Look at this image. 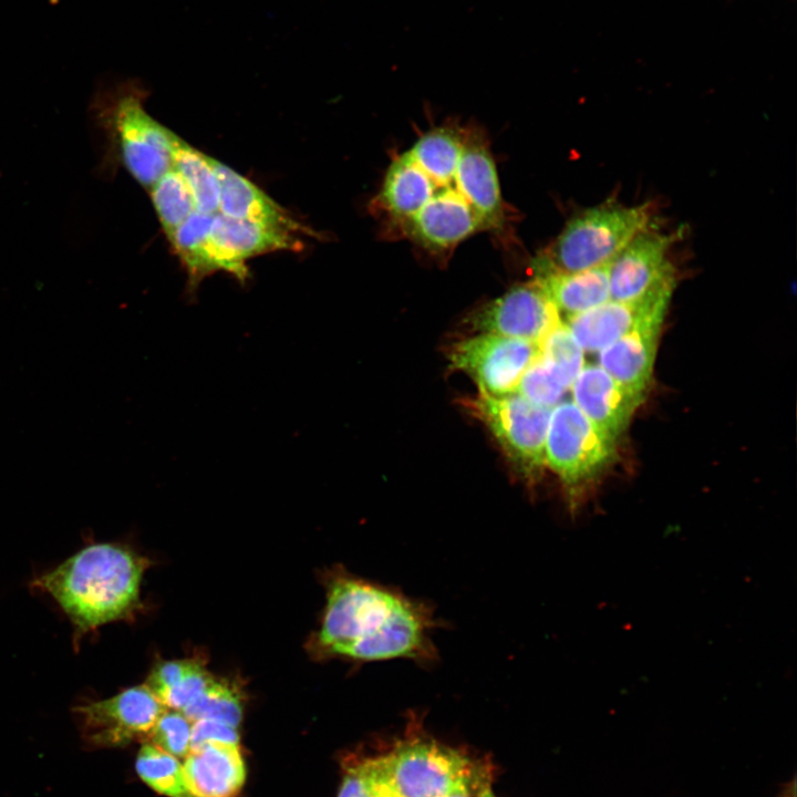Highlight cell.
Returning <instances> with one entry per match:
<instances>
[{
    "mask_svg": "<svg viewBox=\"0 0 797 797\" xmlns=\"http://www.w3.org/2000/svg\"><path fill=\"white\" fill-rule=\"evenodd\" d=\"M468 407L494 435L515 472L529 484L537 482L546 466L551 408L536 405L518 393H479L468 401Z\"/></svg>",
    "mask_w": 797,
    "mask_h": 797,
    "instance_id": "8992f818",
    "label": "cell"
},
{
    "mask_svg": "<svg viewBox=\"0 0 797 797\" xmlns=\"http://www.w3.org/2000/svg\"><path fill=\"white\" fill-rule=\"evenodd\" d=\"M368 778L369 788L372 797H400L384 782H382L372 770L369 760L361 762Z\"/></svg>",
    "mask_w": 797,
    "mask_h": 797,
    "instance_id": "d6a6232c",
    "label": "cell"
},
{
    "mask_svg": "<svg viewBox=\"0 0 797 797\" xmlns=\"http://www.w3.org/2000/svg\"><path fill=\"white\" fill-rule=\"evenodd\" d=\"M206 742H225L239 744V734L236 727L216 720H198L193 722L190 748Z\"/></svg>",
    "mask_w": 797,
    "mask_h": 797,
    "instance_id": "f546056e",
    "label": "cell"
},
{
    "mask_svg": "<svg viewBox=\"0 0 797 797\" xmlns=\"http://www.w3.org/2000/svg\"><path fill=\"white\" fill-rule=\"evenodd\" d=\"M192 725L193 722L180 711L165 710L148 738L161 749L185 758L190 749Z\"/></svg>",
    "mask_w": 797,
    "mask_h": 797,
    "instance_id": "4316f807",
    "label": "cell"
},
{
    "mask_svg": "<svg viewBox=\"0 0 797 797\" xmlns=\"http://www.w3.org/2000/svg\"><path fill=\"white\" fill-rule=\"evenodd\" d=\"M610 263L577 272H561L532 266L534 282L559 313L571 317L609 300Z\"/></svg>",
    "mask_w": 797,
    "mask_h": 797,
    "instance_id": "ac0fdd59",
    "label": "cell"
},
{
    "mask_svg": "<svg viewBox=\"0 0 797 797\" xmlns=\"http://www.w3.org/2000/svg\"><path fill=\"white\" fill-rule=\"evenodd\" d=\"M213 217L195 210L167 238L186 271L188 294H194L200 282L216 272L209 245Z\"/></svg>",
    "mask_w": 797,
    "mask_h": 797,
    "instance_id": "ffe728a7",
    "label": "cell"
},
{
    "mask_svg": "<svg viewBox=\"0 0 797 797\" xmlns=\"http://www.w3.org/2000/svg\"><path fill=\"white\" fill-rule=\"evenodd\" d=\"M135 768L142 780L161 795L194 797L188 789L183 764L152 743L139 749Z\"/></svg>",
    "mask_w": 797,
    "mask_h": 797,
    "instance_id": "7402d4cb",
    "label": "cell"
},
{
    "mask_svg": "<svg viewBox=\"0 0 797 797\" xmlns=\"http://www.w3.org/2000/svg\"><path fill=\"white\" fill-rule=\"evenodd\" d=\"M661 323L639 327L599 351L600 366L617 382L639 393L650 383Z\"/></svg>",
    "mask_w": 797,
    "mask_h": 797,
    "instance_id": "d6986e66",
    "label": "cell"
},
{
    "mask_svg": "<svg viewBox=\"0 0 797 797\" xmlns=\"http://www.w3.org/2000/svg\"><path fill=\"white\" fill-rule=\"evenodd\" d=\"M338 797H372L362 763L346 770Z\"/></svg>",
    "mask_w": 797,
    "mask_h": 797,
    "instance_id": "4dcf8cb0",
    "label": "cell"
},
{
    "mask_svg": "<svg viewBox=\"0 0 797 797\" xmlns=\"http://www.w3.org/2000/svg\"><path fill=\"white\" fill-rule=\"evenodd\" d=\"M327 607L318 633L325 655L359 662L405 659L431 665L442 627L434 609L398 589L337 569L327 581Z\"/></svg>",
    "mask_w": 797,
    "mask_h": 797,
    "instance_id": "7a4b0ae2",
    "label": "cell"
},
{
    "mask_svg": "<svg viewBox=\"0 0 797 797\" xmlns=\"http://www.w3.org/2000/svg\"><path fill=\"white\" fill-rule=\"evenodd\" d=\"M571 384L540 351L539 356L524 373L516 393L536 405L551 408L558 405Z\"/></svg>",
    "mask_w": 797,
    "mask_h": 797,
    "instance_id": "d4e9b609",
    "label": "cell"
},
{
    "mask_svg": "<svg viewBox=\"0 0 797 797\" xmlns=\"http://www.w3.org/2000/svg\"><path fill=\"white\" fill-rule=\"evenodd\" d=\"M148 565L124 546L93 544L38 577L33 586L59 603L81 639L103 624L133 615Z\"/></svg>",
    "mask_w": 797,
    "mask_h": 797,
    "instance_id": "3957f363",
    "label": "cell"
},
{
    "mask_svg": "<svg viewBox=\"0 0 797 797\" xmlns=\"http://www.w3.org/2000/svg\"><path fill=\"white\" fill-rule=\"evenodd\" d=\"M208 159L218 183L219 214L258 222L297 236L312 232L252 182L224 163L210 156Z\"/></svg>",
    "mask_w": 797,
    "mask_h": 797,
    "instance_id": "2e32d148",
    "label": "cell"
},
{
    "mask_svg": "<svg viewBox=\"0 0 797 797\" xmlns=\"http://www.w3.org/2000/svg\"><path fill=\"white\" fill-rule=\"evenodd\" d=\"M183 768L194 797H236L246 780L239 744L206 742L190 748Z\"/></svg>",
    "mask_w": 797,
    "mask_h": 797,
    "instance_id": "e0dca14e",
    "label": "cell"
},
{
    "mask_svg": "<svg viewBox=\"0 0 797 797\" xmlns=\"http://www.w3.org/2000/svg\"><path fill=\"white\" fill-rule=\"evenodd\" d=\"M672 236L644 229L610 262L609 300L636 302L671 296L674 272L667 253Z\"/></svg>",
    "mask_w": 797,
    "mask_h": 797,
    "instance_id": "8fae6325",
    "label": "cell"
},
{
    "mask_svg": "<svg viewBox=\"0 0 797 797\" xmlns=\"http://www.w3.org/2000/svg\"><path fill=\"white\" fill-rule=\"evenodd\" d=\"M486 772L475 767L473 772L452 788L444 797H482L489 788Z\"/></svg>",
    "mask_w": 797,
    "mask_h": 797,
    "instance_id": "1f68e13d",
    "label": "cell"
},
{
    "mask_svg": "<svg viewBox=\"0 0 797 797\" xmlns=\"http://www.w3.org/2000/svg\"><path fill=\"white\" fill-rule=\"evenodd\" d=\"M482 797H494L490 788H487V789L484 791V794H483Z\"/></svg>",
    "mask_w": 797,
    "mask_h": 797,
    "instance_id": "836d02e7",
    "label": "cell"
},
{
    "mask_svg": "<svg viewBox=\"0 0 797 797\" xmlns=\"http://www.w3.org/2000/svg\"><path fill=\"white\" fill-rule=\"evenodd\" d=\"M194 659L162 661L151 671L146 686L162 703L165 695L183 679Z\"/></svg>",
    "mask_w": 797,
    "mask_h": 797,
    "instance_id": "f1b7e54d",
    "label": "cell"
},
{
    "mask_svg": "<svg viewBox=\"0 0 797 797\" xmlns=\"http://www.w3.org/2000/svg\"><path fill=\"white\" fill-rule=\"evenodd\" d=\"M144 97L139 86L122 85L104 100L100 117L125 168L151 188L173 165L169 130L146 112Z\"/></svg>",
    "mask_w": 797,
    "mask_h": 797,
    "instance_id": "5b68a950",
    "label": "cell"
},
{
    "mask_svg": "<svg viewBox=\"0 0 797 797\" xmlns=\"http://www.w3.org/2000/svg\"><path fill=\"white\" fill-rule=\"evenodd\" d=\"M209 245L216 271H226L242 284L249 277L248 259L272 251L301 248L297 235L219 213L213 217Z\"/></svg>",
    "mask_w": 797,
    "mask_h": 797,
    "instance_id": "4fadbf2b",
    "label": "cell"
},
{
    "mask_svg": "<svg viewBox=\"0 0 797 797\" xmlns=\"http://www.w3.org/2000/svg\"><path fill=\"white\" fill-rule=\"evenodd\" d=\"M149 189L162 229L168 238L196 210L193 195L173 167Z\"/></svg>",
    "mask_w": 797,
    "mask_h": 797,
    "instance_id": "603a6c76",
    "label": "cell"
},
{
    "mask_svg": "<svg viewBox=\"0 0 797 797\" xmlns=\"http://www.w3.org/2000/svg\"><path fill=\"white\" fill-rule=\"evenodd\" d=\"M169 141L173 168L189 188L196 210L208 215L217 214L218 183L208 155L196 149L172 131H169Z\"/></svg>",
    "mask_w": 797,
    "mask_h": 797,
    "instance_id": "44dd1931",
    "label": "cell"
},
{
    "mask_svg": "<svg viewBox=\"0 0 797 797\" xmlns=\"http://www.w3.org/2000/svg\"><path fill=\"white\" fill-rule=\"evenodd\" d=\"M541 354L551 361L572 383L584 366L583 351L566 323L561 322L541 342Z\"/></svg>",
    "mask_w": 797,
    "mask_h": 797,
    "instance_id": "484cf974",
    "label": "cell"
},
{
    "mask_svg": "<svg viewBox=\"0 0 797 797\" xmlns=\"http://www.w3.org/2000/svg\"><path fill=\"white\" fill-rule=\"evenodd\" d=\"M373 210L387 232L446 257L482 231L505 232L506 206L484 133L445 124L390 164Z\"/></svg>",
    "mask_w": 797,
    "mask_h": 797,
    "instance_id": "6da1fadb",
    "label": "cell"
},
{
    "mask_svg": "<svg viewBox=\"0 0 797 797\" xmlns=\"http://www.w3.org/2000/svg\"><path fill=\"white\" fill-rule=\"evenodd\" d=\"M646 205H601L575 216L534 266L577 272L610 263L650 224Z\"/></svg>",
    "mask_w": 797,
    "mask_h": 797,
    "instance_id": "277c9868",
    "label": "cell"
},
{
    "mask_svg": "<svg viewBox=\"0 0 797 797\" xmlns=\"http://www.w3.org/2000/svg\"><path fill=\"white\" fill-rule=\"evenodd\" d=\"M671 296L636 302H607L567 318L566 325L586 352L601 351L628 332L650 323H662Z\"/></svg>",
    "mask_w": 797,
    "mask_h": 797,
    "instance_id": "5bb4252c",
    "label": "cell"
},
{
    "mask_svg": "<svg viewBox=\"0 0 797 797\" xmlns=\"http://www.w3.org/2000/svg\"><path fill=\"white\" fill-rule=\"evenodd\" d=\"M573 403L602 432L617 438L644 398L600 365H584L571 384Z\"/></svg>",
    "mask_w": 797,
    "mask_h": 797,
    "instance_id": "9a60e30c",
    "label": "cell"
},
{
    "mask_svg": "<svg viewBox=\"0 0 797 797\" xmlns=\"http://www.w3.org/2000/svg\"><path fill=\"white\" fill-rule=\"evenodd\" d=\"M369 763L400 797H444L475 768L457 751L425 738L402 742Z\"/></svg>",
    "mask_w": 797,
    "mask_h": 797,
    "instance_id": "52a82bcc",
    "label": "cell"
},
{
    "mask_svg": "<svg viewBox=\"0 0 797 797\" xmlns=\"http://www.w3.org/2000/svg\"><path fill=\"white\" fill-rule=\"evenodd\" d=\"M182 713L192 722L216 720L238 728L242 718L240 692L230 682L213 676L204 691Z\"/></svg>",
    "mask_w": 797,
    "mask_h": 797,
    "instance_id": "cb8c5ba5",
    "label": "cell"
},
{
    "mask_svg": "<svg viewBox=\"0 0 797 797\" xmlns=\"http://www.w3.org/2000/svg\"><path fill=\"white\" fill-rule=\"evenodd\" d=\"M614 438L598 428L572 402L551 410L546 438V465L575 498L612 459Z\"/></svg>",
    "mask_w": 797,
    "mask_h": 797,
    "instance_id": "ba28073f",
    "label": "cell"
},
{
    "mask_svg": "<svg viewBox=\"0 0 797 797\" xmlns=\"http://www.w3.org/2000/svg\"><path fill=\"white\" fill-rule=\"evenodd\" d=\"M540 344L489 333L455 343L448 354L454 370L466 373L479 393L501 396L516 393L518 384L539 356Z\"/></svg>",
    "mask_w": 797,
    "mask_h": 797,
    "instance_id": "9c48e42d",
    "label": "cell"
},
{
    "mask_svg": "<svg viewBox=\"0 0 797 797\" xmlns=\"http://www.w3.org/2000/svg\"><path fill=\"white\" fill-rule=\"evenodd\" d=\"M561 322L553 303L534 281L513 287L475 310L468 318L469 327L475 332L538 344Z\"/></svg>",
    "mask_w": 797,
    "mask_h": 797,
    "instance_id": "7c38bea8",
    "label": "cell"
},
{
    "mask_svg": "<svg viewBox=\"0 0 797 797\" xmlns=\"http://www.w3.org/2000/svg\"><path fill=\"white\" fill-rule=\"evenodd\" d=\"M166 707L145 685L74 708L82 737L94 747L123 746L148 738Z\"/></svg>",
    "mask_w": 797,
    "mask_h": 797,
    "instance_id": "30bf717a",
    "label": "cell"
},
{
    "mask_svg": "<svg viewBox=\"0 0 797 797\" xmlns=\"http://www.w3.org/2000/svg\"><path fill=\"white\" fill-rule=\"evenodd\" d=\"M213 675L206 671L203 663L193 660L192 665L183 679L162 700L166 708L183 711L207 686Z\"/></svg>",
    "mask_w": 797,
    "mask_h": 797,
    "instance_id": "83f0119b",
    "label": "cell"
}]
</instances>
